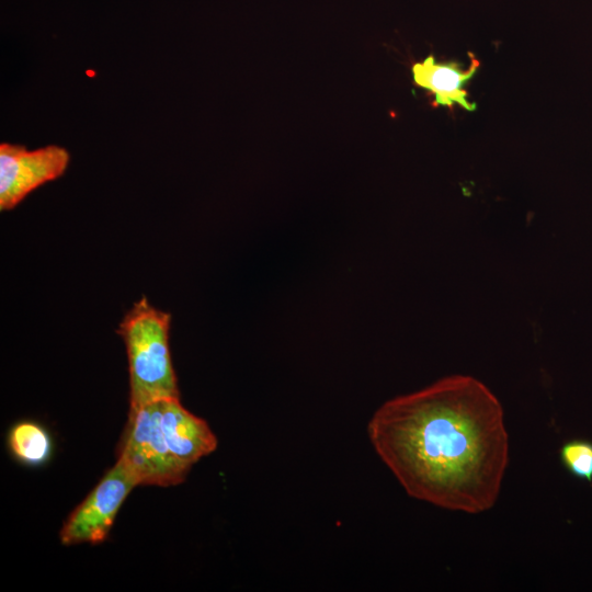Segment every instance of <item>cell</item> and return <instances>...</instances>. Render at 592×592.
I'll list each match as a JSON object with an SVG mask.
<instances>
[{"label": "cell", "instance_id": "4", "mask_svg": "<svg viewBox=\"0 0 592 592\" xmlns=\"http://www.w3.org/2000/svg\"><path fill=\"white\" fill-rule=\"evenodd\" d=\"M138 485L132 471L117 459L64 523L59 532L61 544L102 543L122 503Z\"/></svg>", "mask_w": 592, "mask_h": 592}, {"label": "cell", "instance_id": "6", "mask_svg": "<svg viewBox=\"0 0 592 592\" xmlns=\"http://www.w3.org/2000/svg\"><path fill=\"white\" fill-rule=\"evenodd\" d=\"M161 429L168 448L175 458L192 466L217 447V439L207 423L186 410L180 398L160 400Z\"/></svg>", "mask_w": 592, "mask_h": 592}, {"label": "cell", "instance_id": "9", "mask_svg": "<svg viewBox=\"0 0 592 592\" xmlns=\"http://www.w3.org/2000/svg\"><path fill=\"white\" fill-rule=\"evenodd\" d=\"M563 468L573 477L592 485V441L572 439L559 448Z\"/></svg>", "mask_w": 592, "mask_h": 592}, {"label": "cell", "instance_id": "3", "mask_svg": "<svg viewBox=\"0 0 592 592\" xmlns=\"http://www.w3.org/2000/svg\"><path fill=\"white\" fill-rule=\"evenodd\" d=\"M139 485L168 487L181 483L190 466L168 448L160 417V400L130 407L118 458Z\"/></svg>", "mask_w": 592, "mask_h": 592}, {"label": "cell", "instance_id": "1", "mask_svg": "<svg viewBox=\"0 0 592 592\" xmlns=\"http://www.w3.org/2000/svg\"><path fill=\"white\" fill-rule=\"evenodd\" d=\"M367 433L410 497L468 514L496 504L509 436L501 403L478 379L452 375L390 399Z\"/></svg>", "mask_w": 592, "mask_h": 592}, {"label": "cell", "instance_id": "5", "mask_svg": "<svg viewBox=\"0 0 592 592\" xmlns=\"http://www.w3.org/2000/svg\"><path fill=\"white\" fill-rule=\"evenodd\" d=\"M69 161L68 150L58 145L30 150L23 145L1 143L0 209H13L33 191L60 178Z\"/></svg>", "mask_w": 592, "mask_h": 592}, {"label": "cell", "instance_id": "7", "mask_svg": "<svg viewBox=\"0 0 592 592\" xmlns=\"http://www.w3.org/2000/svg\"><path fill=\"white\" fill-rule=\"evenodd\" d=\"M468 69H460L455 62H436L433 55L412 66L415 86L428 90L434 96V105L452 109L458 104L466 111H475L476 104L467 100L466 82L476 73L480 62L470 54Z\"/></svg>", "mask_w": 592, "mask_h": 592}, {"label": "cell", "instance_id": "8", "mask_svg": "<svg viewBox=\"0 0 592 592\" xmlns=\"http://www.w3.org/2000/svg\"><path fill=\"white\" fill-rule=\"evenodd\" d=\"M9 444L13 454L29 465L44 463L52 449L48 433L41 425L29 421L20 422L12 428Z\"/></svg>", "mask_w": 592, "mask_h": 592}, {"label": "cell", "instance_id": "2", "mask_svg": "<svg viewBox=\"0 0 592 592\" xmlns=\"http://www.w3.org/2000/svg\"><path fill=\"white\" fill-rule=\"evenodd\" d=\"M171 316L137 300L119 323L127 354L130 407L180 398L169 349Z\"/></svg>", "mask_w": 592, "mask_h": 592}]
</instances>
